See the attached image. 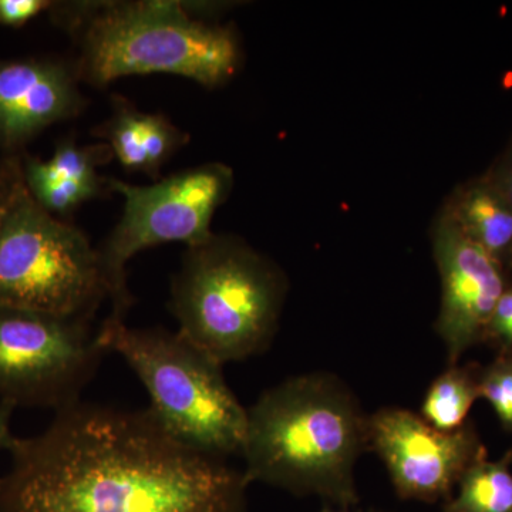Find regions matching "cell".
I'll return each mask as SVG.
<instances>
[{
    "mask_svg": "<svg viewBox=\"0 0 512 512\" xmlns=\"http://www.w3.org/2000/svg\"><path fill=\"white\" fill-rule=\"evenodd\" d=\"M322 512H353V511H350V508H333V507H325L323 508ZM367 512H383V511H375V510H372V511H367Z\"/></svg>",
    "mask_w": 512,
    "mask_h": 512,
    "instance_id": "obj_22",
    "label": "cell"
},
{
    "mask_svg": "<svg viewBox=\"0 0 512 512\" xmlns=\"http://www.w3.org/2000/svg\"><path fill=\"white\" fill-rule=\"evenodd\" d=\"M9 453L0 512H247L244 473L184 446L148 409L80 400Z\"/></svg>",
    "mask_w": 512,
    "mask_h": 512,
    "instance_id": "obj_1",
    "label": "cell"
},
{
    "mask_svg": "<svg viewBox=\"0 0 512 512\" xmlns=\"http://www.w3.org/2000/svg\"><path fill=\"white\" fill-rule=\"evenodd\" d=\"M47 0H0V25L20 28L40 13L49 12Z\"/></svg>",
    "mask_w": 512,
    "mask_h": 512,
    "instance_id": "obj_18",
    "label": "cell"
},
{
    "mask_svg": "<svg viewBox=\"0 0 512 512\" xmlns=\"http://www.w3.org/2000/svg\"><path fill=\"white\" fill-rule=\"evenodd\" d=\"M113 158L107 144L80 146L74 138L66 137L47 160L26 156L19 161L20 175L33 200L64 220L86 202L110 192L99 167Z\"/></svg>",
    "mask_w": 512,
    "mask_h": 512,
    "instance_id": "obj_12",
    "label": "cell"
},
{
    "mask_svg": "<svg viewBox=\"0 0 512 512\" xmlns=\"http://www.w3.org/2000/svg\"><path fill=\"white\" fill-rule=\"evenodd\" d=\"M431 238L441 281L434 328L446 346L448 365L454 366L468 349L485 342L495 305L508 285L503 266L466 237L444 208Z\"/></svg>",
    "mask_w": 512,
    "mask_h": 512,
    "instance_id": "obj_10",
    "label": "cell"
},
{
    "mask_svg": "<svg viewBox=\"0 0 512 512\" xmlns=\"http://www.w3.org/2000/svg\"><path fill=\"white\" fill-rule=\"evenodd\" d=\"M107 185L123 198V214L97 254L111 301L109 316L126 320L134 302L127 286L128 262L158 245L183 242L194 247L210 239L212 218L231 194L234 173L228 165L208 163L151 185L117 178H107Z\"/></svg>",
    "mask_w": 512,
    "mask_h": 512,
    "instance_id": "obj_7",
    "label": "cell"
},
{
    "mask_svg": "<svg viewBox=\"0 0 512 512\" xmlns=\"http://www.w3.org/2000/svg\"><path fill=\"white\" fill-rule=\"evenodd\" d=\"M478 393L493 407L503 429L512 433V352L500 353L491 365L480 369Z\"/></svg>",
    "mask_w": 512,
    "mask_h": 512,
    "instance_id": "obj_17",
    "label": "cell"
},
{
    "mask_svg": "<svg viewBox=\"0 0 512 512\" xmlns=\"http://www.w3.org/2000/svg\"><path fill=\"white\" fill-rule=\"evenodd\" d=\"M110 147L124 170L158 181L161 170L190 141L185 131L160 113H146L123 96L111 100L109 119L92 131Z\"/></svg>",
    "mask_w": 512,
    "mask_h": 512,
    "instance_id": "obj_13",
    "label": "cell"
},
{
    "mask_svg": "<svg viewBox=\"0 0 512 512\" xmlns=\"http://www.w3.org/2000/svg\"><path fill=\"white\" fill-rule=\"evenodd\" d=\"M19 161H8V163L0 165V212L5 207L13 185L19 177Z\"/></svg>",
    "mask_w": 512,
    "mask_h": 512,
    "instance_id": "obj_20",
    "label": "cell"
},
{
    "mask_svg": "<svg viewBox=\"0 0 512 512\" xmlns=\"http://www.w3.org/2000/svg\"><path fill=\"white\" fill-rule=\"evenodd\" d=\"M227 3L136 0L53 2L50 16L72 35L80 82L109 86L143 74H174L215 89L237 73L241 45L232 26L212 22Z\"/></svg>",
    "mask_w": 512,
    "mask_h": 512,
    "instance_id": "obj_2",
    "label": "cell"
},
{
    "mask_svg": "<svg viewBox=\"0 0 512 512\" xmlns=\"http://www.w3.org/2000/svg\"><path fill=\"white\" fill-rule=\"evenodd\" d=\"M444 210L495 262L512 266V208L484 177L457 188Z\"/></svg>",
    "mask_w": 512,
    "mask_h": 512,
    "instance_id": "obj_14",
    "label": "cell"
},
{
    "mask_svg": "<svg viewBox=\"0 0 512 512\" xmlns=\"http://www.w3.org/2000/svg\"><path fill=\"white\" fill-rule=\"evenodd\" d=\"M106 299L97 248L82 229L43 210L19 171L0 212V309L93 319Z\"/></svg>",
    "mask_w": 512,
    "mask_h": 512,
    "instance_id": "obj_6",
    "label": "cell"
},
{
    "mask_svg": "<svg viewBox=\"0 0 512 512\" xmlns=\"http://www.w3.org/2000/svg\"><path fill=\"white\" fill-rule=\"evenodd\" d=\"M16 407L13 404L0 402V450L9 451L15 444L16 436H13L10 423Z\"/></svg>",
    "mask_w": 512,
    "mask_h": 512,
    "instance_id": "obj_21",
    "label": "cell"
},
{
    "mask_svg": "<svg viewBox=\"0 0 512 512\" xmlns=\"http://www.w3.org/2000/svg\"><path fill=\"white\" fill-rule=\"evenodd\" d=\"M73 63L0 59V147L19 150L46 128L80 116L86 99Z\"/></svg>",
    "mask_w": 512,
    "mask_h": 512,
    "instance_id": "obj_11",
    "label": "cell"
},
{
    "mask_svg": "<svg viewBox=\"0 0 512 512\" xmlns=\"http://www.w3.org/2000/svg\"><path fill=\"white\" fill-rule=\"evenodd\" d=\"M369 417L346 383L330 373L276 384L248 409L245 480L356 507L355 467L370 451Z\"/></svg>",
    "mask_w": 512,
    "mask_h": 512,
    "instance_id": "obj_3",
    "label": "cell"
},
{
    "mask_svg": "<svg viewBox=\"0 0 512 512\" xmlns=\"http://www.w3.org/2000/svg\"><path fill=\"white\" fill-rule=\"evenodd\" d=\"M458 494L443 512H512V473L505 458H478L458 481Z\"/></svg>",
    "mask_w": 512,
    "mask_h": 512,
    "instance_id": "obj_16",
    "label": "cell"
},
{
    "mask_svg": "<svg viewBox=\"0 0 512 512\" xmlns=\"http://www.w3.org/2000/svg\"><path fill=\"white\" fill-rule=\"evenodd\" d=\"M504 458H505V460L508 461V463L512 464V448L510 451H508L507 454H505Z\"/></svg>",
    "mask_w": 512,
    "mask_h": 512,
    "instance_id": "obj_23",
    "label": "cell"
},
{
    "mask_svg": "<svg viewBox=\"0 0 512 512\" xmlns=\"http://www.w3.org/2000/svg\"><path fill=\"white\" fill-rule=\"evenodd\" d=\"M107 353L92 318L0 309V402L59 412L80 402Z\"/></svg>",
    "mask_w": 512,
    "mask_h": 512,
    "instance_id": "obj_8",
    "label": "cell"
},
{
    "mask_svg": "<svg viewBox=\"0 0 512 512\" xmlns=\"http://www.w3.org/2000/svg\"><path fill=\"white\" fill-rule=\"evenodd\" d=\"M282 269L234 235L215 234L185 249L171 281L177 332L224 366L271 346L284 309Z\"/></svg>",
    "mask_w": 512,
    "mask_h": 512,
    "instance_id": "obj_4",
    "label": "cell"
},
{
    "mask_svg": "<svg viewBox=\"0 0 512 512\" xmlns=\"http://www.w3.org/2000/svg\"><path fill=\"white\" fill-rule=\"evenodd\" d=\"M480 367L450 366L441 373L424 396L420 417L433 429L453 433L467 423L471 407L480 399Z\"/></svg>",
    "mask_w": 512,
    "mask_h": 512,
    "instance_id": "obj_15",
    "label": "cell"
},
{
    "mask_svg": "<svg viewBox=\"0 0 512 512\" xmlns=\"http://www.w3.org/2000/svg\"><path fill=\"white\" fill-rule=\"evenodd\" d=\"M99 339L146 387L148 412L171 437L222 460L242 453L248 409L229 389L220 363L178 332L130 328L110 316L101 323Z\"/></svg>",
    "mask_w": 512,
    "mask_h": 512,
    "instance_id": "obj_5",
    "label": "cell"
},
{
    "mask_svg": "<svg viewBox=\"0 0 512 512\" xmlns=\"http://www.w3.org/2000/svg\"><path fill=\"white\" fill-rule=\"evenodd\" d=\"M369 444L386 466L397 495L427 504L451 500L467 468L487 456L471 421L444 433L397 407H384L369 417Z\"/></svg>",
    "mask_w": 512,
    "mask_h": 512,
    "instance_id": "obj_9",
    "label": "cell"
},
{
    "mask_svg": "<svg viewBox=\"0 0 512 512\" xmlns=\"http://www.w3.org/2000/svg\"><path fill=\"white\" fill-rule=\"evenodd\" d=\"M484 178L503 195L512 208V144Z\"/></svg>",
    "mask_w": 512,
    "mask_h": 512,
    "instance_id": "obj_19",
    "label": "cell"
}]
</instances>
